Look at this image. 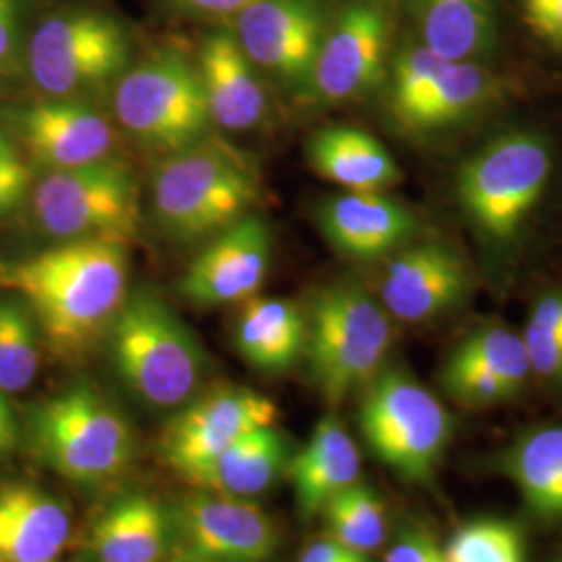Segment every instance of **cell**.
Listing matches in <instances>:
<instances>
[{"label": "cell", "instance_id": "13", "mask_svg": "<svg viewBox=\"0 0 562 562\" xmlns=\"http://www.w3.org/2000/svg\"><path fill=\"white\" fill-rule=\"evenodd\" d=\"M327 23L323 0H257L232 21V32L259 71L308 90Z\"/></svg>", "mask_w": 562, "mask_h": 562}, {"label": "cell", "instance_id": "20", "mask_svg": "<svg viewBox=\"0 0 562 562\" xmlns=\"http://www.w3.org/2000/svg\"><path fill=\"white\" fill-rule=\"evenodd\" d=\"M71 533L69 510L32 483L0 485V562H57Z\"/></svg>", "mask_w": 562, "mask_h": 562}, {"label": "cell", "instance_id": "40", "mask_svg": "<svg viewBox=\"0 0 562 562\" xmlns=\"http://www.w3.org/2000/svg\"><path fill=\"white\" fill-rule=\"evenodd\" d=\"M299 562H369V554H362L359 550L327 536L308 543L302 550Z\"/></svg>", "mask_w": 562, "mask_h": 562}, {"label": "cell", "instance_id": "21", "mask_svg": "<svg viewBox=\"0 0 562 562\" xmlns=\"http://www.w3.org/2000/svg\"><path fill=\"white\" fill-rule=\"evenodd\" d=\"M288 469L301 515L313 519L340 492L359 482L361 452L344 423L336 415H325Z\"/></svg>", "mask_w": 562, "mask_h": 562}, {"label": "cell", "instance_id": "22", "mask_svg": "<svg viewBox=\"0 0 562 562\" xmlns=\"http://www.w3.org/2000/svg\"><path fill=\"white\" fill-rule=\"evenodd\" d=\"M311 169L346 192H385L401 181L394 157L361 127L327 125L306 142Z\"/></svg>", "mask_w": 562, "mask_h": 562}, {"label": "cell", "instance_id": "23", "mask_svg": "<svg viewBox=\"0 0 562 562\" xmlns=\"http://www.w3.org/2000/svg\"><path fill=\"white\" fill-rule=\"evenodd\" d=\"M169 543V510L138 492L102 513L90 529L88 550L94 562H161Z\"/></svg>", "mask_w": 562, "mask_h": 562}, {"label": "cell", "instance_id": "15", "mask_svg": "<svg viewBox=\"0 0 562 562\" xmlns=\"http://www.w3.org/2000/svg\"><path fill=\"white\" fill-rule=\"evenodd\" d=\"M387 259L380 280V302L396 322L440 319L471 292V271L448 241L406 244Z\"/></svg>", "mask_w": 562, "mask_h": 562}, {"label": "cell", "instance_id": "2", "mask_svg": "<svg viewBox=\"0 0 562 562\" xmlns=\"http://www.w3.org/2000/svg\"><path fill=\"white\" fill-rule=\"evenodd\" d=\"M262 194L255 157L206 136L162 157L150 178V215L165 238L209 240L250 215Z\"/></svg>", "mask_w": 562, "mask_h": 562}, {"label": "cell", "instance_id": "41", "mask_svg": "<svg viewBox=\"0 0 562 562\" xmlns=\"http://www.w3.org/2000/svg\"><path fill=\"white\" fill-rule=\"evenodd\" d=\"M18 443H20V425L7 394L0 390V462L15 452Z\"/></svg>", "mask_w": 562, "mask_h": 562}, {"label": "cell", "instance_id": "3", "mask_svg": "<svg viewBox=\"0 0 562 562\" xmlns=\"http://www.w3.org/2000/svg\"><path fill=\"white\" fill-rule=\"evenodd\" d=\"M106 338L117 378L146 406L169 411L194 398L204 375L201 341L157 292H130Z\"/></svg>", "mask_w": 562, "mask_h": 562}, {"label": "cell", "instance_id": "6", "mask_svg": "<svg viewBox=\"0 0 562 562\" xmlns=\"http://www.w3.org/2000/svg\"><path fill=\"white\" fill-rule=\"evenodd\" d=\"M552 176V150L538 132L515 130L483 144L457 173L464 217L494 248L519 236Z\"/></svg>", "mask_w": 562, "mask_h": 562}, {"label": "cell", "instance_id": "25", "mask_svg": "<svg viewBox=\"0 0 562 562\" xmlns=\"http://www.w3.org/2000/svg\"><path fill=\"white\" fill-rule=\"evenodd\" d=\"M234 344L252 369L283 373L304 357V313L294 302L252 296L236 317Z\"/></svg>", "mask_w": 562, "mask_h": 562}, {"label": "cell", "instance_id": "17", "mask_svg": "<svg viewBox=\"0 0 562 562\" xmlns=\"http://www.w3.org/2000/svg\"><path fill=\"white\" fill-rule=\"evenodd\" d=\"M13 130L30 159L48 171L111 159L115 120L90 99H44L13 111Z\"/></svg>", "mask_w": 562, "mask_h": 562}, {"label": "cell", "instance_id": "44", "mask_svg": "<svg viewBox=\"0 0 562 562\" xmlns=\"http://www.w3.org/2000/svg\"><path fill=\"white\" fill-rule=\"evenodd\" d=\"M562 562V561H561Z\"/></svg>", "mask_w": 562, "mask_h": 562}, {"label": "cell", "instance_id": "28", "mask_svg": "<svg viewBox=\"0 0 562 562\" xmlns=\"http://www.w3.org/2000/svg\"><path fill=\"white\" fill-rule=\"evenodd\" d=\"M504 473L542 521H562V425L527 431L504 454Z\"/></svg>", "mask_w": 562, "mask_h": 562}, {"label": "cell", "instance_id": "18", "mask_svg": "<svg viewBox=\"0 0 562 562\" xmlns=\"http://www.w3.org/2000/svg\"><path fill=\"white\" fill-rule=\"evenodd\" d=\"M315 225L341 257L378 261L415 238L413 211L385 192H344L315 206Z\"/></svg>", "mask_w": 562, "mask_h": 562}, {"label": "cell", "instance_id": "10", "mask_svg": "<svg viewBox=\"0 0 562 562\" xmlns=\"http://www.w3.org/2000/svg\"><path fill=\"white\" fill-rule=\"evenodd\" d=\"M140 183L117 159L48 171L32 190V211L50 238L130 244L140 229Z\"/></svg>", "mask_w": 562, "mask_h": 562}, {"label": "cell", "instance_id": "29", "mask_svg": "<svg viewBox=\"0 0 562 562\" xmlns=\"http://www.w3.org/2000/svg\"><path fill=\"white\" fill-rule=\"evenodd\" d=\"M448 359L492 373L506 383L515 396L531 375L521 334L503 323H490L473 329Z\"/></svg>", "mask_w": 562, "mask_h": 562}, {"label": "cell", "instance_id": "43", "mask_svg": "<svg viewBox=\"0 0 562 562\" xmlns=\"http://www.w3.org/2000/svg\"><path fill=\"white\" fill-rule=\"evenodd\" d=\"M183 562H194V561H183Z\"/></svg>", "mask_w": 562, "mask_h": 562}, {"label": "cell", "instance_id": "30", "mask_svg": "<svg viewBox=\"0 0 562 562\" xmlns=\"http://www.w3.org/2000/svg\"><path fill=\"white\" fill-rule=\"evenodd\" d=\"M329 538L346 543L362 554L385 542L387 521L380 494L367 483H352L323 508Z\"/></svg>", "mask_w": 562, "mask_h": 562}, {"label": "cell", "instance_id": "19", "mask_svg": "<svg viewBox=\"0 0 562 562\" xmlns=\"http://www.w3.org/2000/svg\"><path fill=\"white\" fill-rule=\"evenodd\" d=\"M213 125L225 132H250L269 111L267 88L234 32H213L196 55Z\"/></svg>", "mask_w": 562, "mask_h": 562}, {"label": "cell", "instance_id": "7", "mask_svg": "<svg viewBox=\"0 0 562 562\" xmlns=\"http://www.w3.org/2000/svg\"><path fill=\"white\" fill-rule=\"evenodd\" d=\"M27 74L48 99H88L113 88L134 63V42L123 21L92 7L50 13L25 48Z\"/></svg>", "mask_w": 562, "mask_h": 562}, {"label": "cell", "instance_id": "27", "mask_svg": "<svg viewBox=\"0 0 562 562\" xmlns=\"http://www.w3.org/2000/svg\"><path fill=\"white\" fill-rule=\"evenodd\" d=\"M501 97V81L477 60H446L423 101L401 123L411 132H436L469 120Z\"/></svg>", "mask_w": 562, "mask_h": 562}, {"label": "cell", "instance_id": "39", "mask_svg": "<svg viewBox=\"0 0 562 562\" xmlns=\"http://www.w3.org/2000/svg\"><path fill=\"white\" fill-rule=\"evenodd\" d=\"M257 0H171V4L192 18L234 21Z\"/></svg>", "mask_w": 562, "mask_h": 562}, {"label": "cell", "instance_id": "14", "mask_svg": "<svg viewBox=\"0 0 562 562\" xmlns=\"http://www.w3.org/2000/svg\"><path fill=\"white\" fill-rule=\"evenodd\" d=\"M278 404L250 387L223 385L181 406L162 434L161 450L183 477L244 436L276 425Z\"/></svg>", "mask_w": 562, "mask_h": 562}, {"label": "cell", "instance_id": "36", "mask_svg": "<svg viewBox=\"0 0 562 562\" xmlns=\"http://www.w3.org/2000/svg\"><path fill=\"white\" fill-rule=\"evenodd\" d=\"M23 59L21 0H0V78L15 76Z\"/></svg>", "mask_w": 562, "mask_h": 562}, {"label": "cell", "instance_id": "42", "mask_svg": "<svg viewBox=\"0 0 562 562\" xmlns=\"http://www.w3.org/2000/svg\"><path fill=\"white\" fill-rule=\"evenodd\" d=\"M4 142H7V138H4V136H2V134H0V144H4Z\"/></svg>", "mask_w": 562, "mask_h": 562}, {"label": "cell", "instance_id": "16", "mask_svg": "<svg viewBox=\"0 0 562 562\" xmlns=\"http://www.w3.org/2000/svg\"><path fill=\"white\" fill-rule=\"evenodd\" d=\"M271 250L269 223L259 215H246L202 246L181 276V296L202 308L257 296L269 273Z\"/></svg>", "mask_w": 562, "mask_h": 562}, {"label": "cell", "instance_id": "34", "mask_svg": "<svg viewBox=\"0 0 562 562\" xmlns=\"http://www.w3.org/2000/svg\"><path fill=\"white\" fill-rule=\"evenodd\" d=\"M442 387L452 401L469 408L492 406L515 396V392L492 373L450 359L443 364Z\"/></svg>", "mask_w": 562, "mask_h": 562}, {"label": "cell", "instance_id": "24", "mask_svg": "<svg viewBox=\"0 0 562 562\" xmlns=\"http://www.w3.org/2000/svg\"><path fill=\"white\" fill-rule=\"evenodd\" d=\"M288 462V442L276 425H269L232 443L186 480L204 492L250 501L276 483Z\"/></svg>", "mask_w": 562, "mask_h": 562}, {"label": "cell", "instance_id": "32", "mask_svg": "<svg viewBox=\"0 0 562 562\" xmlns=\"http://www.w3.org/2000/svg\"><path fill=\"white\" fill-rule=\"evenodd\" d=\"M442 548L446 562H527L521 529L504 519L467 522Z\"/></svg>", "mask_w": 562, "mask_h": 562}, {"label": "cell", "instance_id": "37", "mask_svg": "<svg viewBox=\"0 0 562 562\" xmlns=\"http://www.w3.org/2000/svg\"><path fill=\"white\" fill-rule=\"evenodd\" d=\"M383 562H446L440 542L422 527H404Z\"/></svg>", "mask_w": 562, "mask_h": 562}, {"label": "cell", "instance_id": "4", "mask_svg": "<svg viewBox=\"0 0 562 562\" xmlns=\"http://www.w3.org/2000/svg\"><path fill=\"white\" fill-rule=\"evenodd\" d=\"M304 319V359L325 402L340 404L380 373L394 336L392 317L359 283L323 285Z\"/></svg>", "mask_w": 562, "mask_h": 562}, {"label": "cell", "instance_id": "35", "mask_svg": "<svg viewBox=\"0 0 562 562\" xmlns=\"http://www.w3.org/2000/svg\"><path fill=\"white\" fill-rule=\"evenodd\" d=\"M32 186V169L7 140L0 144V215L13 211Z\"/></svg>", "mask_w": 562, "mask_h": 562}, {"label": "cell", "instance_id": "1", "mask_svg": "<svg viewBox=\"0 0 562 562\" xmlns=\"http://www.w3.org/2000/svg\"><path fill=\"white\" fill-rule=\"evenodd\" d=\"M130 255L117 241H59L20 261L0 262L13 292L60 357H78L106 336L130 294Z\"/></svg>", "mask_w": 562, "mask_h": 562}, {"label": "cell", "instance_id": "38", "mask_svg": "<svg viewBox=\"0 0 562 562\" xmlns=\"http://www.w3.org/2000/svg\"><path fill=\"white\" fill-rule=\"evenodd\" d=\"M525 25L540 41L562 50V0H519Z\"/></svg>", "mask_w": 562, "mask_h": 562}, {"label": "cell", "instance_id": "31", "mask_svg": "<svg viewBox=\"0 0 562 562\" xmlns=\"http://www.w3.org/2000/svg\"><path fill=\"white\" fill-rule=\"evenodd\" d=\"M38 325L30 308L15 299H0V390L18 394L38 373Z\"/></svg>", "mask_w": 562, "mask_h": 562}, {"label": "cell", "instance_id": "9", "mask_svg": "<svg viewBox=\"0 0 562 562\" xmlns=\"http://www.w3.org/2000/svg\"><path fill=\"white\" fill-rule=\"evenodd\" d=\"M30 427L41 461L67 482L99 485L132 462L130 423L90 383H74L38 404Z\"/></svg>", "mask_w": 562, "mask_h": 562}, {"label": "cell", "instance_id": "12", "mask_svg": "<svg viewBox=\"0 0 562 562\" xmlns=\"http://www.w3.org/2000/svg\"><path fill=\"white\" fill-rule=\"evenodd\" d=\"M171 536L186 561L269 562L280 548V529L248 498L196 492L169 510Z\"/></svg>", "mask_w": 562, "mask_h": 562}, {"label": "cell", "instance_id": "5", "mask_svg": "<svg viewBox=\"0 0 562 562\" xmlns=\"http://www.w3.org/2000/svg\"><path fill=\"white\" fill-rule=\"evenodd\" d=\"M113 115L121 130L161 157L211 136L213 120L199 63L180 46H162L113 86Z\"/></svg>", "mask_w": 562, "mask_h": 562}, {"label": "cell", "instance_id": "8", "mask_svg": "<svg viewBox=\"0 0 562 562\" xmlns=\"http://www.w3.org/2000/svg\"><path fill=\"white\" fill-rule=\"evenodd\" d=\"M359 425L373 457L411 483L434 480L454 431L442 402L398 364L362 387Z\"/></svg>", "mask_w": 562, "mask_h": 562}, {"label": "cell", "instance_id": "11", "mask_svg": "<svg viewBox=\"0 0 562 562\" xmlns=\"http://www.w3.org/2000/svg\"><path fill=\"white\" fill-rule=\"evenodd\" d=\"M392 25L387 0H346L329 15L306 92L322 102L371 92L387 76Z\"/></svg>", "mask_w": 562, "mask_h": 562}, {"label": "cell", "instance_id": "26", "mask_svg": "<svg viewBox=\"0 0 562 562\" xmlns=\"http://www.w3.org/2000/svg\"><path fill=\"white\" fill-rule=\"evenodd\" d=\"M419 42L446 60H477L498 38L494 0H408Z\"/></svg>", "mask_w": 562, "mask_h": 562}, {"label": "cell", "instance_id": "33", "mask_svg": "<svg viewBox=\"0 0 562 562\" xmlns=\"http://www.w3.org/2000/svg\"><path fill=\"white\" fill-rule=\"evenodd\" d=\"M521 338L531 373L543 382L562 383V290L536 301Z\"/></svg>", "mask_w": 562, "mask_h": 562}]
</instances>
